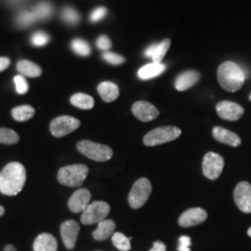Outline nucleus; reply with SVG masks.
<instances>
[{"instance_id": "nucleus-17", "label": "nucleus", "mask_w": 251, "mask_h": 251, "mask_svg": "<svg viewBox=\"0 0 251 251\" xmlns=\"http://www.w3.org/2000/svg\"><path fill=\"white\" fill-rule=\"evenodd\" d=\"M200 79V74L195 70H188L179 74L175 79V88L179 91L191 89Z\"/></svg>"}, {"instance_id": "nucleus-3", "label": "nucleus", "mask_w": 251, "mask_h": 251, "mask_svg": "<svg viewBox=\"0 0 251 251\" xmlns=\"http://www.w3.org/2000/svg\"><path fill=\"white\" fill-rule=\"evenodd\" d=\"M89 174V168L83 164H75L61 168L57 179L61 184L67 187H79Z\"/></svg>"}, {"instance_id": "nucleus-42", "label": "nucleus", "mask_w": 251, "mask_h": 251, "mask_svg": "<svg viewBox=\"0 0 251 251\" xmlns=\"http://www.w3.org/2000/svg\"><path fill=\"white\" fill-rule=\"evenodd\" d=\"M9 3H11V4H13V5H16V4H20V3H22V2H24L25 0H8Z\"/></svg>"}, {"instance_id": "nucleus-13", "label": "nucleus", "mask_w": 251, "mask_h": 251, "mask_svg": "<svg viewBox=\"0 0 251 251\" xmlns=\"http://www.w3.org/2000/svg\"><path fill=\"white\" fill-rule=\"evenodd\" d=\"M207 218L206 210L201 207H193L184 211L179 218V225L183 228L194 227L204 223Z\"/></svg>"}, {"instance_id": "nucleus-25", "label": "nucleus", "mask_w": 251, "mask_h": 251, "mask_svg": "<svg viewBox=\"0 0 251 251\" xmlns=\"http://www.w3.org/2000/svg\"><path fill=\"white\" fill-rule=\"evenodd\" d=\"M171 44V41L170 38H166V39L162 40L160 43L156 44L155 49L153 50V53L151 57L152 63H161L162 60L164 59V57L168 52Z\"/></svg>"}, {"instance_id": "nucleus-30", "label": "nucleus", "mask_w": 251, "mask_h": 251, "mask_svg": "<svg viewBox=\"0 0 251 251\" xmlns=\"http://www.w3.org/2000/svg\"><path fill=\"white\" fill-rule=\"evenodd\" d=\"M71 47H72L73 50L80 56H89L91 52L90 45L85 40L80 39V38L74 39Z\"/></svg>"}, {"instance_id": "nucleus-44", "label": "nucleus", "mask_w": 251, "mask_h": 251, "mask_svg": "<svg viewBox=\"0 0 251 251\" xmlns=\"http://www.w3.org/2000/svg\"><path fill=\"white\" fill-rule=\"evenodd\" d=\"M248 234H249V236H251V227L248 230Z\"/></svg>"}, {"instance_id": "nucleus-12", "label": "nucleus", "mask_w": 251, "mask_h": 251, "mask_svg": "<svg viewBox=\"0 0 251 251\" xmlns=\"http://www.w3.org/2000/svg\"><path fill=\"white\" fill-rule=\"evenodd\" d=\"M79 231H80V226L74 220L65 221L61 225L62 239H63L64 247L67 250L72 251L75 249Z\"/></svg>"}, {"instance_id": "nucleus-35", "label": "nucleus", "mask_w": 251, "mask_h": 251, "mask_svg": "<svg viewBox=\"0 0 251 251\" xmlns=\"http://www.w3.org/2000/svg\"><path fill=\"white\" fill-rule=\"evenodd\" d=\"M106 13H107V9L104 7H98L91 12L90 20L92 23H97L104 18Z\"/></svg>"}, {"instance_id": "nucleus-28", "label": "nucleus", "mask_w": 251, "mask_h": 251, "mask_svg": "<svg viewBox=\"0 0 251 251\" xmlns=\"http://www.w3.org/2000/svg\"><path fill=\"white\" fill-rule=\"evenodd\" d=\"M112 242L117 250L121 251H128L131 249L130 240L124 233H115L112 235Z\"/></svg>"}, {"instance_id": "nucleus-8", "label": "nucleus", "mask_w": 251, "mask_h": 251, "mask_svg": "<svg viewBox=\"0 0 251 251\" xmlns=\"http://www.w3.org/2000/svg\"><path fill=\"white\" fill-rule=\"evenodd\" d=\"M80 126V121L75 117L61 116L50 122V130L56 138H62L76 130Z\"/></svg>"}, {"instance_id": "nucleus-39", "label": "nucleus", "mask_w": 251, "mask_h": 251, "mask_svg": "<svg viewBox=\"0 0 251 251\" xmlns=\"http://www.w3.org/2000/svg\"><path fill=\"white\" fill-rule=\"evenodd\" d=\"M10 64V60L9 58L6 57H1L0 58V72L6 70Z\"/></svg>"}, {"instance_id": "nucleus-22", "label": "nucleus", "mask_w": 251, "mask_h": 251, "mask_svg": "<svg viewBox=\"0 0 251 251\" xmlns=\"http://www.w3.org/2000/svg\"><path fill=\"white\" fill-rule=\"evenodd\" d=\"M18 72L28 77H38L42 74V69L36 63L30 62L28 60H22L17 63Z\"/></svg>"}, {"instance_id": "nucleus-24", "label": "nucleus", "mask_w": 251, "mask_h": 251, "mask_svg": "<svg viewBox=\"0 0 251 251\" xmlns=\"http://www.w3.org/2000/svg\"><path fill=\"white\" fill-rule=\"evenodd\" d=\"M70 101L74 106L82 110H90L94 106V99L85 93H75L74 94Z\"/></svg>"}, {"instance_id": "nucleus-32", "label": "nucleus", "mask_w": 251, "mask_h": 251, "mask_svg": "<svg viewBox=\"0 0 251 251\" xmlns=\"http://www.w3.org/2000/svg\"><path fill=\"white\" fill-rule=\"evenodd\" d=\"M50 40V36L42 31L36 32L31 37V43L36 47H43L46 46Z\"/></svg>"}, {"instance_id": "nucleus-20", "label": "nucleus", "mask_w": 251, "mask_h": 251, "mask_svg": "<svg viewBox=\"0 0 251 251\" xmlns=\"http://www.w3.org/2000/svg\"><path fill=\"white\" fill-rule=\"evenodd\" d=\"M97 90L101 99L106 102H112L116 100L119 96V89L117 85L110 81L101 82L98 86Z\"/></svg>"}, {"instance_id": "nucleus-7", "label": "nucleus", "mask_w": 251, "mask_h": 251, "mask_svg": "<svg viewBox=\"0 0 251 251\" xmlns=\"http://www.w3.org/2000/svg\"><path fill=\"white\" fill-rule=\"evenodd\" d=\"M110 206L103 201H95L90 203L83 211L80 217L82 225H92L100 224L106 220V217L110 213Z\"/></svg>"}, {"instance_id": "nucleus-45", "label": "nucleus", "mask_w": 251, "mask_h": 251, "mask_svg": "<svg viewBox=\"0 0 251 251\" xmlns=\"http://www.w3.org/2000/svg\"><path fill=\"white\" fill-rule=\"evenodd\" d=\"M0 180H1V172H0Z\"/></svg>"}, {"instance_id": "nucleus-16", "label": "nucleus", "mask_w": 251, "mask_h": 251, "mask_svg": "<svg viewBox=\"0 0 251 251\" xmlns=\"http://www.w3.org/2000/svg\"><path fill=\"white\" fill-rule=\"evenodd\" d=\"M212 134L216 141L219 143L228 144L233 147H237L242 143L238 135L222 126H215L212 130Z\"/></svg>"}, {"instance_id": "nucleus-6", "label": "nucleus", "mask_w": 251, "mask_h": 251, "mask_svg": "<svg viewBox=\"0 0 251 251\" xmlns=\"http://www.w3.org/2000/svg\"><path fill=\"white\" fill-rule=\"evenodd\" d=\"M152 193V184L146 178L138 179L128 196V204L131 208L139 209L145 205Z\"/></svg>"}, {"instance_id": "nucleus-15", "label": "nucleus", "mask_w": 251, "mask_h": 251, "mask_svg": "<svg viewBox=\"0 0 251 251\" xmlns=\"http://www.w3.org/2000/svg\"><path fill=\"white\" fill-rule=\"evenodd\" d=\"M90 199L91 194L88 189H78L69 199L68 206L72 212L79 213L90 205Z\"/></svg>"}, {"instance_id": "nucleus-40", "label": "nucleus", "mask_w": 251, "mask_h": 251, "mask_svg": "<svg viewBox=\"0 0 251 251\" xmlns=\"http://www.w3.org/2000/svg\"><path fill=\"white\" fill-rule=\"evenodd\" d=\"M155 46H156V44H152V45L148 47V48L145 50V51H144L145 57H148V58H151V57H152L153 50H154V49H155Z\"/></svg>"}, {"instance_id": "nucleus-36", "label": "nucleus", "mask_w": 251, "mask_h": 251, "mask_svg": "<svg viewBox=\"0 0 251 251\" xmlns=\"http://www.w3.org/2000/svg\"><path fill=\"white\" fill-rule=\"evenodd\" d=\"M191 245H192L191 237L187 236V235H181L179 238L178 251H191Z\"/></svg>"}, {"instance_id": "nucleus-5", "label": "nucleus", "mask_w": 251, "mask_h": 251, "mask_svg": "<svg viewBox=\"0 0 251 251\" xmlns=\"http://www.w3.org/2000/svg\"><path fill=\"white\" fill-rule=\"evenodd\" d=\"M181 134V130L179 127L174 126H161L152 129L144 136V144L146 146H156L160 144L170 143L178 139Z\"/></svg>"}, {"instance_id": "nucleus-38", "label": "nucleus", "mask_w": 251, "mask_h": 251, "mask_svg": "<svg viewBox=\"0 0 251 251\" xmlns=\"http://www.w3.org/2000/svg\"><path fill=\"white\" fill-rule=\"evenodd\" d=\"M150 251H167V247L161 241H155L152 243V248Z\"/></svg>"}, {"instance_id": "nucleus-41", "label": "nucleus", "mask_w": 251, "mask_h": 251, "mask_svg": "<svg viewBox=\"0 0 251 251\" xmlns=\"http://www.w3.org/2000/svg\"><path fill=\"white\" fill-rule=\"evenodd\" d=\"M3 251H17V250H16V248L13 245H7L4 248Z\"/></svg>"}, {"instance_id": "nucleus-9", "label": "nucleus", "mask_w": 251, "mask_h": 251, "mask_svg": "<svg viewBox=\"0 0 251 251\" xmlns=\"http://www.w3.org/2000/svg\"><path fill=\"white\" fill-rule=\"evenodd\" d=\"M225 168L224 157L214 152H208L204 156L202 163L203 174L207 179H217L222 174Z\"/></svg>"}, {"instance_id": "nucleus-33", "label": "nucleus", "mask_w": 251, "mask_h": 251, "mask_svg": "<svg viewBox=\"0 0 251 251\" xmlns=\"http://www.w3.org/2000/svg\"><path fill=\"white\" fill-rule=\"evenodd\" d=\"M14 84L16 87V91L18 92L19 94H25L28 90H29V85L27 83L26 79L25 78L24 75H19L14 77Z\"/></svg>"}, {"instance_id": "nucleus-14", "label": "nucleus", "mask_w": 251, "mask_h": 251, "mask_svg": "<svg viewBox=\"0 0 251 251\" xmlns=\"http://www.w3.org/2000/svg\"><path fill=\"white\" fill-rule=\"evenodd\" d=\"M131 111L135 117L143 122H150L159 116L158 109L145 100L136 101L132 105Z\"/></svg>"}, {"instance_id": "nucleus-23", "label": "nucleus", "mask_w": 251, "mask_h": 251, "mask_svg": "<svg viewBox=\"0 0 251 251\" xmlns=\"http://www.w3.org/2000/svg\"><path fill=\"white\" fill-rule=\"evenodd\" d=\"M36 110L31 105H20L14 107L11 111L12 117L19 122H25L35 116Z\"/></svg>"}, {"instance_id": "nucleus-1", "label": "nucleus", "mask_w": 251, "mask_h": 251, "mask_svg": "<svg viewBox=\"0 0 251 251\" xmlns=\"http://www.w3.org/2000/svg\"><path fill=\"white\" fill-rule=\"evenodd\" d=\"M26 181V170L19 162H11L1 171L0 193L5 196H17L25 187Z\"/></svg>"}, {"instance_id": "nucleus-2", "label": "nucleus", "mask_w": 251, "mask_h": 251, "mask_svg": "<svg viewBox=\"0 0 251 251\" xmlns=\"http://www.w3.org/2000/svg\"><path fill=\"white\" fill-rule=\"evenodd\" d=\"M217 76L222 88L229 92L240 90L246 80L242 68L231 61L225 62L219 66Z\"/></svg>"}, {"instance_id": "nucleus-18", "label": "nucleus", "mask_w": 251, "mask_h": 251, "mask_svg": "<svg viewBox=\"0 0 251 251\" xmlns=\"http://www.w3.org/2000/svg\"><path fill=\"white\" fill-rule=\"evenodd\" d=\"M34 251H57L58 242L51 233H40L33 245Z\"/></svg>"}, {"instance_id": "nucleus-11", "label": "nucleus", "mask_w": 251, "mask_h": 251, "mask_svg": "<svg viewBox=\"0 0 251 251\" xmlns=\"http://www.w3.org/2000/svg\"><path fill=\"white\" fill-rule=\"evenodd\" d=\"M216 111L221 118L228 121H236L239 120L244 115L245 109L236 102L223 100L217 103Z\"/></svg>"}, {"instance_id": "nucleus-31", "label": "nucleus", "mask_w": 251, "mask_h": 251, "mask_svg": "<svg viewBox=\"0 0 251 251\" xmlns=\"http://www.w3.org/2000/svg\"><path fill=\"white\" fill-rule=\"evenodd\" d=\"M37 18L36 15L34 14V12H30V11H23L19 14L17 17V24L21 27H27L31 25H33L34 23H36Z\"/></svg>"}, {"instance_id": "nucleus-37", "label": "nucleus", "mask_w": 251, "mask_h": 251, "mask_svg": "<svg viewBox=\"0 0 251 251\" xmlns=\"http://www.w3.org/2000/svg\"><path fill=\"white\" fill-rule=\"evenodd\" d=\"M96 44H97V47L99 48L100 50H104V51L109 50L112 47V42H111V40L109 39L107 36H100L99 38L97 39Z\"/></svg>"}, {"instance_id": "nucleus-26", "label": "nucleus", "mask_w": 251, "mask_h": 251, "mask_svg": "<svg viewBox=\"0 0 251 251\" xmlns=\"http://www.w3.org/2000/svg\"><path fill=\"white\" fill-rule=\"evenodd\" d=\"M33 12L36 15L37 21L50 18L52 13V6L47 1L39 2L33 9Z\"/></svg>"}, {"instance_id": "nucleus-21", "label": "nucleus", "mask_w": 251, "mask_h": 251, "mask_svg": "<svg viewBox=\"0 0 251 251\" xmlns=\"http://www.w3.org/2000/svg\"><path fill=\"white\" fill-rule=\"evenodd\" d=\"M166 65L162 63H151L143 66L139 72L138 75L143 80H148L153 77H156L165 72Z\"/></svg>"}, {"instance_id": "nucleus-43", "label": "nucleus", "mask_w": 251, "mask_h": 251, "mask_svg": "<svg viewBox=\"0 0 251 251\" xmlns=\"http://www.w3.org/2000/svg\"><path fill=\"white\" fill-rule=\"evenodd\" d=\"M4 213H5V208L2 206H0V217L4 215Z\"/></svg>"}, {"instance_id": "nucleus-27", "label": "nucleus", "mask_w": 251, "mask_h": 251, "mask_svg": "<svg viewBox=\"0 0 251 251\" xmlns=\"http://www.w3.org/2000/svg\"><path fill=\"white\" fill-rule=\"evenodd\" d=\"M20 140L18 133L8 127H0V144H16Z\"/></svg>"}, {"instance_id": "nucleus-4", "label": "nucleus", "mask_w": 251, "mask_h": 251, "mask_svg": "<svg viewBox=\"0 0 251 251\" xmlns=\"http://www.w3.org/2000/svg\"><path fill=\"white\" fill-rule=\"evenodd\" d=\"M76 148L85 156L94 161L105 162L113 157V150L104 144L93 143L88 140H83L76 144Z\"/></svg>"}, {"instance_id": "nucleus-29", "label": "nucleus", "mask_w": 251, "mask_h": 251, "mask_svg": "<svg viewBox=\"0 0 251 251\" xmlns=\"http://www.w3.org/2000/svg\"><path fill=\"white\" fill-rule=\"evenodd\" d=\"M62 18L68 25H76L80 21V15L76 9L72 7H65L62 11Z\"/></svg>"}, {"instance_id": "nucleus-34", "label": "nucleus", "mask_w": 251, "mask_h": 251, "mask_svg": "<svg viewBox=\"0 0 251 251\" xmlns=\"http://www.w3.org/2000/svg\"><path fill=\"white\" fill-rule=\"evenodd\" d=\"M102 58L107 62V63H111L113 65H119L125 63V58L121 55H118L117 53H113V52H109L106 51L102 54Z\"/></svg>"}, {"instance_id": "nucleus-19", "label": "nucleus", "mask_w": 251, "mask_h": 251, "mask_svg": "<svg viewBox=\"0 0 251 251\" xmlns=\"http://www.w3.org/2000/svg\"><path fill=\"white\" fill-rule=\"evenodd\" d=\"M115 230L116 223L113 220H104L98 224V227L92 233V236L97 241H104L115 233Z\"/></svg>"}, {"instance_id": "nucleus-10", "label": "nucleus", "mask_w": 251, "mask_h": 251, "mask_svg": "<svg viewBox=\"0 0 251 251\" xmlns=\"http://www.w3.org/2000/svg\"><path fill=\"white\" fill-rule=\"evenodd\" d=\"M233 199L237 207L244 213H251V185L240 181L233 191Z\"/></svg>"}]
</instances>
